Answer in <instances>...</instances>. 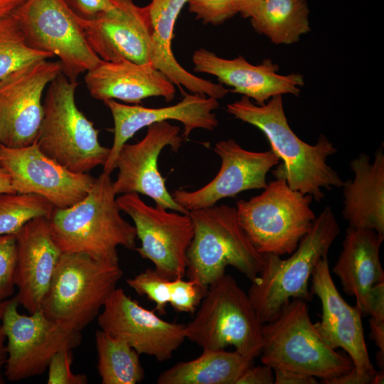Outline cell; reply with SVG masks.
Returning <instances> with one entry per match:
<instances>
[{
  "label": "cell",
  "mask_w": 384,
  "mask_h": 384,
  "mask_svg": "<svg viewBox=\"0 0 384 384\" xmlns=\"http://www.w3.org/2000/svg\"><path fill=\"white\" fill-rule=\"evenodd\" d=\"M80 18H93L115 9L116 0H64Z\"/></svg>",
  "instance_id": "8d00e7d4"
},
{
  "label": "cell",
  "mask_w": 384,
  "mask_h": 384,
  "mask_svg": "<svg viewBox=\"0 0 384 384\" xmlns=\"http://www.w3.org/2000/svg\"><path fill=\"white\" fill-rule=\"evenodd\" d=\"M85 82L91 96L103 102L119 100L139 104L149 97L174 100V85L151 64L101 60L87 71Z\"/></svg>",
  "instance_id": "603a6c76"
},
{
  "label": "cell",
  "mask_w": 384,
  "mask_h": 384,
  "mask_svg": "<svg viewBox=\"0 0 384 384\" xmlns=\"http://www.w3.org/2000/svg\"><path fill=\"white\" fill-rule=\"evenodd\" d=\"M369 326L372 339L379 351L384 352V321H378L370 318Z\"/></svg>",
  "instance_id": "b9f144b4"
},
{
  "label": "cell",
  "mask_w": 384,
  "mask_h": 384,
  "mask_svg": "<svg viewBox=\"0 0 384 384\" xmlns=\"http://www.w3.org/2000/svg\"><path fill=\"white\" fill-rule=\"evenodd\" d=\"M193 236L186 252L188 279L208 286L230 265L251 282L264 264V255L250 242L239 224L236 208L227 205L190 210Z\"/></svg>",
  "instance_id": "277c9868"
},
{
  "label": "cell",
  "mask_w": 384,
  "mask_h": 384,
  "mask_svg": "<svg viewBox=\"0 0 384 384\" xmlns=\"http://www.w3.org/2000/svg\"><path fill=\"white\" fill-rule=\"evenodd\" d=\"M116 196L110 174L103 171L82 199L65 208H54L48 220L62 252L119 263L118 246L135 249V228L121 216Z\"/></svg>",
  "instance_id": "7a4b0ae2"
},
{
  "label": "cell",
  "mask_w": 384,
  "mask_h": 384,
  "mask_svg": "<svg viewBox=\"0 0 384 384\" xmlns=\"http://www.w3.org/2000/svg\"><path fill=\"white\" fill-rule=\"evenodd\" d=\"M226 111L263 132L271 151L282 161L272 174L276 178L285 180L292 189L319 202L324 198L323 188L342 187L343 181L327 163L328 157L337 152L336 148L324 135L314 145L300 139L288 124L282 95L274 96L262 105L242 96L228 104Z\"/></svg>",
  "instance_id": "6da1fadb"
},
{
  "label": "cell",
  "mask_w": 384,
  "mask_h": 384,
  "mask_svg": "<svg viewBox=\"0 0 384 384\" xmlns=\"http://www.w3.org/2000/svg\"><path fill=\"white\" fill-rule=\"evenodd\" d=\"M28 45L57 56L70 81L101 59L89 46L78 16L64 0H24L11 14Z\"/></svg>",
  "instance_id": "30bf717a"
},
{
  "label": "cell",
  "mask_w": 384,
  "mask_h": 384,
  "mask_svg": "<svg viewBox=\"0 0 384 384\" xmlns=\"http://www.w3.org/2000/svg\"><path fill=\"white\" fill-rule=\"evenodd\" d=\"M123 274L119 263L62 252L40 310L80 332L99 315Z\"/></svg>",
  "instance_id": "ba28073f"
},
{
  "label": "cell",
  "mask_w": 384,
  "mask_h": 384,
  "mask_svg": "<svg viewBox=\"0 0 384 384\" xmlns=\"http://www.w3.org/2000/svg\"><path fill=\"white\" fill-rule=\"evenodd\" d=\"M16 236L17 294L14 297L32 314L41 308L62 252L53 239L47 217L32 219Z\"/></svg>",
  "instance_id": "7402d4cb"
},
{
  "label": "cell",
  "mask_w": 384,
  "mask_h": 384,
  "mask_svg": "<svg viewBox=\"0 0 384 384\" xmlns=\"http://www.w3.org/2000/svg\"><path fill=\"white\" fill-rule=\"evenodd\" d=\"M78 85L62 72L49 83L36 143L45 155L67 169L87 174L104 166L110 148L100 144V130L78 108L75 101Z\"/></svg>",
  "instance_id": "8992f818"
},
{
  "label": "cell",
  "mask_w": 384,
  "mask_h": 384,
  "mask_svg": "<svg viewBox=\"0 0 384 384\" xmlns=\"http://www.w3.org/2000/svg\"><path fill=\"white\" fill-rule=\"evenodd\" d=\"M208 287L198 281L183 278L171 279L169 304L178 312L193 314L205 297Z\"/></svg>",
  "instance_id": "d6a6232c"
},
{
  "label": "cell",
  "mask_w": 384,
  "mask_h": 384,
  "mask_svg": "<svg viewBox=\"0 0 384 384\" xmlns=\"http://www.w3.org/2000/svg\"><path fill=\"white\" fill-rule=\"evenodd\" d=\"M384 381L383 370L375 372L370 384H383Z\"/></svg>",
  "instance_id": "7dc6e473"
},
{
  "label": "cell",
  "mask_w": 384,
  "mask_h": 384,
  "mask_svg": "<svg viewBox=\"0 0 384 384\" xmlns=\"http://www.w3.org/2000/svg\"><path fill=\"white\" fill-rule=\"evenodd\" d=\"M213 150L221 160L216 176L196 191L178 189L171 193L188 212L215 206L220 200L245 191L265 188L268 172L280 161L271 150L249 151L233 139L217 142Z\"/></svg>",
  "instance_id": "e0dca14e"
},
{
  "label": "cell",
  "mask_w": 384,
  "mask_h": 384,
  "mask_svg": "<svg viewBox=\"0 0 384 384\" xmlns=\"http://www.w3.org/2000/svg\"><path fill=\"white\" fill-rule=\"evenodd\" d=\"M17 264L16 235H0V299L6 300L14 292Z\"/></svg>",
  "instance_id": "836d02e7"
},
{
  "label": "cell",
  "mask_w": 384,
  "mask_h": 384,
  "mask_svg": "<svg viewBox=\"0 0 384 384\" xmlns=\"http://www.w3.org/2000/svg\"><path fill=\"white\" fill-rule=\"evenodd\" d=\"M0 167L9 174L15 193L41 196L57 208L82 199L95 180L88 174L75 173L60 165L36 143L20 148L1 144Z\"/></svg>",
  "instance_id": "9a60e30c"
},
{
  "label": "cell",
  "mask_w": 384,
  "mask_h": 384,
  "mask_svg": "<svg viewBox=\"0 0 384 384\" xmlns=\"http://www.w3.org/2000/svg\"><path fill=\"white\" fill-rule=\"evenodd\" d=\"M194 70L215 76L220 83L232 87L230 91L242 94L262 105L270 98L283 94L299 95L304 85L300 74L280 75L279 66L270 59L260 65L248 63L239 55L225 59L206 49L199 48L192 55Z\"/></svg>",
  "instance_id": "44dd1931"
},
{
  "label": "cell",
  "mask_w": 384,
  "mask_h": 384,
  "mask_svg": "<svg viewBox=\"0 0 384 384\" xmlns=\"http://www.w3.org/2000/svg\"><path fill=\"white\" fill-rule=\"evenodd\" d=\"M313 198L292 189L276 178L263 191L249 200L236 202L239 224L261 254H292L309 231L316 215L310 205Z\"/></svg>",
  "instance_id": "9c48e42d"
},
{
  "label": "cell",
  "mask_w": 384,
  "mask_h": 384,
  "mask_svg": "<svg viewBox=\"0 0 384 384\" xmlns=\"http://www.w3.org/2000/svg\"><path fill=\"white\" fill-rule=\"evenodd\" d=\"M97 370L102 384H137L144 378L139 354L127 343L97 330L95 335Z\"/></svg>",
  "instance_id": "f1b7e54d"
},
{
  "label": "cell",
  "mask_w": 384,
  "mask_h": 384,
  "mask_svg": "<svg viewBox=\"0 0 384 384\" xmlns=\"http://www.w3.org/2000/svg\"><path fill=\"white\" fill-rule=\"evenodd\" d=\"M169 279L154 268H147L132 278L127 279V284L139 296H146L154 302L155 310L160 315L166 313V307L170 300Z\"/></svg>",
  "instance_id": "1f68e13d"
},
{
  "label": "cell",
  "mask_w": 384,
  "mask_h": 384,
  "mask_svg": "<svg viewBox=\"0 0 384 384\" xmlns=\"http://www.w3.org/2000/svg\"><path fill=\"white\" fill-rule=\"evenodd\" d=\"M15 193V191L11 186L9 174L0 167V193Z\"/></svg>",
  "instance_id": "bcb514c9"
},
{
  "label": "cell",
  "mask_w": 384,
  "mask_h": 384,
  "mask_svg": "<svg viewBox=\"0 0 384 384\" xmlns=\"http://www.w3.org/2000/svg\"><path fill=\"white\" fill-rule=\"evenodd\" d=\"M110 109L114 121V140L103 171L110 174L124 144L139 130L151 124L176 120L183 125L182 137L187 139L196 129H215L218 120L214 110L218 108V100L197 94L183 93V99L176 105L160 108L139 105H127L114 100L104 101Z\"/></svg>",
  "instance_id": "ffe728a7"
},
{
  "label": "cell",
  "mask_w": 384,
  "mask_h": 384,
  "mask_svg": "<svg viewBox=\"0 0 384 384\" xmlns=\"http://www.w3.org/2000/svg\"><path fill=\"white\" fill-rule=\"evenodd\" d=\"M188 9L205 24H220L238 14L234 0H188Z\"/></svg>",
  "instance_id": "e575fe53"
},
{
  "label": "cell",
  "mask_w": 384,
  "mask_h": 384,
  "mask_svg": "<svg viewBox=\"0 0 384 384\" xmlns=\"http://www.w3.org/2000/svg\"><path fill=\"white\" fill-rule=\"evenodd\" d=\"M376 360L378 366L383 370V364H384V352L378 351L376 354Z\"/></svg>",
  "instance_id": "c3c4849f"
},
{
  "label": "cell",
  "mask_w": 384,
  "mask_h": 384,
  "mask_svg": "<svg viewBox=\"0 0 384 384\" xmlns=\"http://www.w3.org/2000/svg\"><path fill=\"white\" fill-rule=\"evenodd\" d=\"M72 348L64 347L51 358L48 366V384H86L87 378L84 374H75L71 370Z\"/></svg>",
  "instance_id": "d590c367"
},
{
  "label": "cell",
  "mask_w": 384,
  "mask_h": 384,
  "mask_svg": "<svg viewBox=\"0 0 384 384\" xmlns=\"http://www.w3.org/2000/svg\"><path fill=\"white\" fill-rule=\"evenodd\" d=\"M97 316L100 329L127 343L139 355L154 356L163 362L183 343L186 324L161 319L116 288Z\"/></svg>",
  "instance_id": "2e32d148"
},
{
  "label": "cell",
  "mask_w": 384,
  "mask_h": 384,
  "mask_svg": "<svg viewBox=\"0 0 384 384\" xmlns=\"http://www.w3.org/2000/svg\"><path fill=\"white\" fill-rule=\"evenodd\" d=\"M5 304H6V300H2L1 299H0V322L3 316V314H4V311L5 308Z\"/></svg>",
  "instance_id": "681fc988"
},
{
  "label": "cell",
  "mask_w": 384,
  "mask_h": 384,
  "mask_svg": "<svg viewBox=\"0 0 384 384\" xmlns=\"http://www.w3.org/2000/svg\"><path fill=\"white\" fill-rule=\"evenodd\" d=\"M180 127L168 121L147 127L144 137L135 144H124L114 162L118 169L113 181L115 193H137L153 199L156 206L182 213L189 212L178 204L166 188L158 167L159 156L166 146L173 152L181 147Z\"/></svg>",
  "instance_id": "5bb4252c"
},
{
  "label": "cell",
  "mask_w": 384,
  "mask_h": 384,
  "mask_svg": "<svg viewBox=\"0 0 384 384\" xmlns=\"http://www.w3.org/2000/svg\"><path fill=\"white\" fill-rule=\"evenodd\" d=\"M353 179L343 181V218L348 227L369 229L384 235V153L374 152L373 161L361 153L350 163Z\"/></svg>",
  "instance_id": "cb8c5ba5"
},
{
  "label": "cell",
  "mask_w": 384,
  "mask_h": 384,
  "mask_svg": "<svg viewBox=\"0 0 384 384\" xmlns=\"http://www.w3.org/2000/svg\"><path fill=\"white\" fill-rule=\"evenodd\" d=\"M237 351L225 349L206 350L198 358L178 362L161 372L158 384H235L245 371L252 366Z\"/></svg>",
  "instance_id": "4316f807"
},
{
  "label": "cell",
  "mask_w": 384,
  "mask_h": 384,
  "mask_svg": "<svg viewBox=\"0 0 384 384\" xmlns=\"http://www.w3.org/2000/svg\"><path fill=\"white\" fill-rule=\"evenodd\" d=\"M274 381L273 368L263 364L256 367L251 366L238 378L235 384H273Z\"/></svg>",
  "instance_id": "74e56055"
},
{
  "label": "cell",
  "mask_w": 384,
  "mask_h": 384,
  "mask_svg": "<svg viewBox=\"0 0 384 384\" xmlns=\"http://www.w3.org/2000/svg\"><path fill=\"white\" fill-rule=\"evenodd\" d=\"M383 240L384 235L375 230L348 227L342 250L332 269L343 292L356 297V306L362 316H367L366 303L370 289L384 282L379 255Z\"/></svg>",
  "instance_id": "484cf974"
},
{
  "label": "cell",
  "mask_w": 384,
  "mask_h": 384,
  "mask_svg": "<svg viewBox=\"0 0 384 384\" xmlns=\"http://www.w3.org/2000/svg\"><path fill=\"white\" fill-rule=\"evenodd\" d=\"M51 58L28 45L12 14L0 18V80L26 65Z\"/></svg>",
  "instance_id": "f546056e"
},
{
  "label": "cell",
  "mask_w": 384,
  "mask_h": 384,
  "mask_svg": "<svg viewBox=\"0 0 384 384\" xmlns=\"http://www.w3.org/2000/svg\"><path fill=\"white\" fill-rule=\"evenodd\" d=\"M339 233L336 218L326 206L290 257L283 260L279 255H264L263 267L247 292L262 324L274 319L291 299H312L309 280L319 261L327 257Z\"/></svg>",
  "instance_id": "3957f363"
},
{
  "label": "cell",
  "mask_w": 384,
  "mask_h": 384,
  "mask_svg": "<svg viewBox=\"0 0 384 384\" xmlns=\"http://www.w3.org/2000/svg\"><path fill=\"white\" fill-rule=\"evenodd\" d=\"M311 292L321 301V320L314 326L331 348H342L350 356L353 368L372 379L375 373L365 341L361 317L356 306H350L339 294L332 279L328 257L321 258L311 276Z\"/></svg>",
  "instance_id": "d6986e66"
},
{
  "label": "cell",
  "mask_w": 384,
  "mask_h": 384,
  "mask_svg": "<svg viewBox=\"0 0 384 384\" xmlns=\"http://www.w3.org/2000/svg\"><path fill=\"white\" fill-rule=\"evenodd\" d=\"M61 72L59 61L40 60L0 80V143L10 148L36 142L45 87Z\"/></svg>",
  "instance_id": "4fadbf2b"
},
{
  "label": "cell",
  "mask_w": 384,
  "mask_h": 384,
  "mask_svg": "<svg viewBox=\"0 0 384 384\" xmlns=\"http://www.w3.org/2000/svg\"><path fill=\"white\" fill-rule=\"evenodd\" d=\"M193 319L186 324V338L203 351L232 346L253 360L262 351V324L247 295L230 275L210 284Z\"/></svg>",
  "instance_id": "5b68a950"
},
{
  "label": "cell",
  "mask_w": 384,
  "mask_h": 384,
  "mask_svg": "<svg viewBox=\"0 0 384 384\" xmlns=\"http://www.w3.org/2000/svg\"><path fill=\"white\" fill-rule=\"evenodd\" d=\"M238 13L245 18H250L261 0H234Z\"/></svg>",
  "instance_id": "7bdbcfd3"
},
{
  "label": "cell",
  "mask_w": 384,
  "mask_h": 384,
  "mask_svg": "<svg viewBox=\"0 0 384 384\" xmlns=\"http://www.w3.org/2000/svg\"><path fill=\"white\" fill-rule=\"evenodd\" d=\"M1 144L0 143V146H1Z\"/></svg>",
  "instance_id": "f907efd6"
},
{
  "label": "cell",
  "mask_w": 384,
  "mask_h": 384,
  "mask_svg": "<svg viewBox=\"0 0 384 384\" xmlns=\"http://www.w3.org/2000/svg\"><path fill=\"white\" fill-rule=\"evenodd\" d=\"M54 206L33 193H0V235H16L30 220L49 218Z\"/></svg>",
  "instance_id": "4dcf8cb0"
},
{
  "label": "cell",
  "mask_w": 384,
  "mask_h": 384,
  "mask_svg": "<svg viewBox=\"0 0 384 384\" xmlns=\"http://www.w3.org/2000/svg\"><path fill=\"white\" fill-rule=\"evenodd\" d=\"M188 0H151L148 5L151 26V65L178 87L191 93L216 100L228 92L221 83L198 78L185 70L176 60L171 41L176 19Z\"/></svg>",
  "instance_id": "d4e9b609"
},
{
  "label": "cell",
  "mask_w": 384,
  "mask_h": 384,
  "mask_svg": "<svg viewBox=\"0 0 384 384\" xmlns=\"http://www.w3.org/2000/svg\"><path fill=\"white\" fill-rule=\"evenodd\" d=\"M6 360V336L3 327L0 323V384L5 383L4 373V366Z\"/></svg>",
  "instance_id": "ee69618b"
},
{
  "label": "cell",
  "mask_w": 384,
  "mask_h": 384,
  "mask_svg": "<svg viewBox=\"0 0 384 384\" xmlns=\"http://www.w3.org/2000/svg\"><path fill=\"white\" fill-rule=\"evenodd\" d=\"M260 361L273 369L319 378L340 376L353 367L351 358L323 341L311 323L306 302L292 299L273 320L262 324Z\"/></svg>",
  "instance_id": "52a82bcc"
},
{
  "label": "cell",
  "mask_w": 384,
  "mask_h": 384,
  "mask_svg": "<svg viewBox=\"0 0 384 384\" xmlns=\"http://www.w3.org/2000/svg\"><path fill=\"white\" fill-rule=\"evenodd\" d=\"M18 305L15 297L6 299L0 322L6 336L4 373L13 382L41 375L59 350L73 348L81 341L80 331L48 319L40 309L21 314Z\"/></svg>",
  "instance_id": "8fae6325"
},
{
  "label": "cell",
  "mask_w": 384,
  "mask_h": 384,
  "mask_svg": "<svg viewBox=\"0 0 384 384\" xmlns=\"http://www.w3.org/2000/svg\"><path fill=\"white\" fill-rule=\"evenodd\" d=\"M321 381L324 384H368L371 383V379L361 375L353 367L340 376Z\"/></svg>",
  "instance_id": "60d3db41"
},
{
  "label": "cell",
  "mask_w": 384,
  "mask_h": 384,
  "mask_svg": "<svg viewBox=\"0 0 384 384\" xmlns=\"http://www.w3.org/2000/svg\"><path fill=\"white\" fill-rule=\"evenodd\" d=\"M274 384H316L319 383L314 376L296 371L273 369Z\"/></svg>",
  "instance_id": "ab89813d"
},
{
  "label": "cell",
  "mask_w": 384,
  "mask_h": 384,
  "mask_svg": "<svg viewBox=\"0 0 384 384\" xmlns=\"http://www.w3.org/2000/svg\"><path fill=\"white\" fill-rule=\"evenodd\" d=\"M24 0H0V18L11 14Z\"/></svg>",
  "instance_id": "f6af8a7d"
},
{
  "label": "cell",
  "mask_w": 384,
  "mask_h": 384,
  "mask_svg": "<svg viewBox=\"0 0 384 384\" xmlns=\"http://www.w3.org/2000/svg\"><path fill=\"white\" fill-rule=\"evenodd\" d=\"M250 22L259 33L276 44H291L309 31L305 0H261Z\"/></svg>",
  "instance_id": "83f0119b"
},
{
  "label": "cell",
  "mask_w": 384,
  "mask_h": 384,
  "mask_svg": "<svg viewBox=\"0 0 384 384\" xmlns=\"http://www.w3.org/2000/svg\"><path fill=\"white\" fill-rule=\"evenodd\" d=\"M111 11L78 21L92 50L105 61L151 64V26L148 6L116 0Z\"/></svg>",
  "instance_id": "ac0fdd59"
},
{
  "label": "cell",
  "mask_w": 384,
  "mask_h": 384,
  "mask_svg": "<svg viewBox=\"0 0 384 384\" xmlns=\"http://www.w3.org/2000/svg\"><path fill=\"white\" fill-rule=\"evenodd\" d=\"M116 201L120 210L134 223L137 238L141 242L134 250L150 260L154 269L166 278H183L186 252L193 236L189 214L150 206L137 193L122 194Z\"/></svg>",
  "instance_id": "7c38bea8"
},
{
  "label": "cell",
  "mask_w": 384,
  "mask_h": 384,
  "mask_svg": "<svg viewBox=\"0 0 384 384\" xmlns=\"http://www.w3.org/2000/svg\"><path fill=\"white\" fill-rule=\"evenodd\" d=\"M366 314L378 321H384V282L370 290L366 303Z\"/></svg>",
  "instance_id": "f35d334b"
}]
</instances>
